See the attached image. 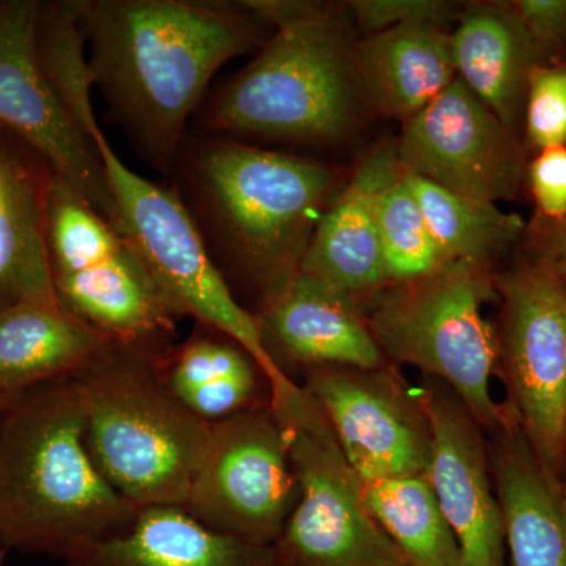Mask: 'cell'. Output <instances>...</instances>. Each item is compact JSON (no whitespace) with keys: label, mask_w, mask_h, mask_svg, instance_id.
<instances>
[{"label":"cell","mask_w":566,"mask_h":566,"mask_svg":"<svg viewBox=\"0 0 566 566\" xmlns=\"http://www.w3.org/2000/svg\"><path fill=\"white\" fill-rule=\"evenodd\" d=\"M523 140L527 151L566 147V61L536 66L528 80Z\"/></svg>","instance_id":"cell-29"},{"label":"cell","mask_w":566,"mask_h":566,"mask_svg":"<svg viewBox=\"0 0 566 566\" xmlns=\"http://www.w3.org/2000/svg\"><path fill=\"white\" fill-rule=\"evenodd\" d=\"M273 31L253 61L207 95L192 133L251 144L333 147L368 114L345 3L244 0Z\"/></svg>","instance_id":"cell-3"},{"label":"cell","mask_w":566,"mask_h":566,"mask_svg":"<svg viewBox=\"0 0 566 566\" xmlns=\"http://www.w3.org/2000/svg\"><path fill=\"white\" fill-rule=\"evenodd\" d=\"M543 65L566 61V0H512Z\"/></svg>","instance_id":"cell-32"},{"label":"cell","mask_w":566,"mask_h":566,"mask_svg":"<svg viewBox=\"0 0 566 566\" xmlns=\"http://www.w3.org/2000/svg\"><path fill=\"white\" fill-rule=\"evenodd\" d=\"M419 387L431 427L424 476L457 536L463 566H509L490 438L449 387L431 378Z\"/></svg>","instance_id":"cell-15"},{"label":"cell","mask_w":566,"mask_h":566,"mask_svg":"<svg viewBox=\"0 0 566 566\" xmlns=\"http://www.w3.org/2000/svg\"><path fill=\"white\" fill-rule=\"evenodd\" d=\"M289 442L300 497L275 543L282 566H411L371 516L363 480L323 412L296 382L270 401Z\"/></svg>","instance_id":"cell-9"},{"label":"cell","mask_w":566,"mask_h":566,"mask_svg":"<svg viewBox=\"0 0 566 566\" xmlns=\"http://www.w3.org/2000/svg\"><path fill=\"white\" fill-rule=\"evenodd\" d=\"M48 252L63 307L123 345L169 346L178 318L120 230L52 172Z\"/></svg>","instance_id":"cell-8"},{"label":"cell","mask_w":566,"mask_h":566,"mask_svg":"<svg viewBox=\"0 0 566 566\" xmlns=\"http://www.w3.org/2000/svg\"><path fill=\"white\" fill-rule=\"evenodd\" d=\"M139 509L99 471L76 378L0 412V545L65 562L132 526Z\"/></svg>","instance_id":"cell-4"},{"label":"cell","mask_w":566,"mask_h":566,"mask_svg":"<svg viewBox=\"0 0 566 566\" xmlns=\"http://www.w3.org/2000/svg\"><path fill=\"white\" fill-rule=\"evenodd\" d=\"M557 479L558 482H560L562 491H564L566 499V430L564 438V447H562L560 468H558Z\"/></svg>","instance_id":"cell-34"},{"label":"cell","mask_w":566,"mask_h":566,"mask_svg":"<svg viewBox=\"0 0 566 566\" xmlns=\"http://www.w3.org/2000/svg\"><path fill=\"white\" fill-rule=\"evenodd\" d=\"M488 438L509 566H566V499L557 476L535 455L520 424Z\"/></svg>","instance_id":"cell-20"},{"label":"cell","mask_w":566,"mask_h":566,"mask_svg":"<svg viewBox=\"0 0 566 566\" xmlns=\"http://www.w3.org/2000/svg\"><path fill=\"white\" fill-rule=\"evenodd\" d=\"M305 392L323 412L363 482L427 474L431 427L420 387L387 363L322 365L303 371Z\"/></svg>","instance_id":"cell-12"},{"label":"cell","mask_w":566,"mask_h":566,"mask_svg":"<svg viewBox=\"0 0 566 566\" xmlns=\"http://www.w3.org/2000/svg\"><path fill=\"white\" fill-rule=\"evenodd\" d=\"M376 523L411 566H463L460 545L424 475L363 482Z\"/></svg>","instance_id":"cell-26"},{"label":"cell","mask_w":566,"mask_h":566,"mask_svg":"<svg viewBox=\"0 0 566 566\" xmlns=\"http://www.w3.org/2000/svg\"><path fill=\"white\" fill-rule=\"evenodd\" d=\"M436 243L449 262L495 268L499 259L524 241L527 223L497 203L447 191L434 182L405 174Z\"/></svg>","instance_id":"cell-25"},{"label":"cell","mask_w":566,"mask_h":566,"mask_svg":"<svg viewBox=\"0 0 566 566\" xmlns=\"http://www.w3.org/2000/svg\"><path fill=\"white\" fill-rule=\"evenodd\" d=\"M51 177L35 151L0 129V307L59 300L46 237Z\"/></svg>","instance_id":"cell-19"},{"label":"cell","mask_w":566,"mask_h":566,"mask_svg":"<svg viewBox=\"0 0 566 566\" xmlns=\"http://www.w3.org/2000/svg\"><path fill=\"white\" fill-rule=\"evenodd\" d=\"M353 62L370 111L401 126L457 80L450 32L433 25L364 36Z\"/></svg>","instance_id":"cell-22"},{"label":"cell","mask_w":566,"mask_h":566,"mask_svg":"<svg viewBox=\"0 0 566 566\" xmlns=\"http://www.w3.org/2000/svg\"><path fill=\"white\" fill-rule=\"evenodd\" d=\"M403 174L395 140L368 150L323 212L300 273L368 308L387 289L378 229V205L390 182Z\"/></svg>","instance_id":"cell-16"},{"label":"cell","mask_w":566,"mask_h":566,"mask_svg":"<svg viewBox=\"0 0 566 566\" xmlns=\"http://www.w3.org/2000/svg\"><path fill=\"white\" fill-rule=\"evenodd\" d=\"M345 6L353 24L365 36L406 25L446 29L463 11L449 0H353Z\"/></svg>","instance_id":"cell-30"},{"label":"cell","mask_w":566,"mask_h":566,"mask_svg":"<svg viewBox=\"0 0 566 566\" xmlns=\"http://www.w3.org/2000/svg\"><path fill=\"white\" fill-rule=\"evenodd\" d=\"M379 241L387 286L416 281L444 268L449 260L436 243L405 172L381 193Z\"/></svg>","instance_id":"cell-28"},{"label":"cell","mask_w":566,"mask_h":566,"mask_svg":"<svg viewBox=\"0 0 566 566\" xmlns=\"http://www.w3.org/2000/svg\"><path fill=\"white\" fill-rule=\"evenodd\" d=\"M300 497L289 442L270 401L211 423L185 510L205 527L275 546Z\"/></svg>","instance_id":"cell-11"},{"label":"cell","mask_w":566,"mask_h":566,"mask_svg":"<svg viewBox=\"0 0 566 566\" xmlns=\"http://www.w3.org/2000/svg\"><path fill=\"white\" fill-rule=\"evenodd\" d=\"M80 14L109 122L169 180L212 77L271 31L244 0H80Z\"/></svg>","instance_id":"cell-1"},{"label":"cell","mask_w":566,"mask_h":566,"mask_svg":"<svg viewBox=\"0 0 566 566\" xmlns=\"http://www.w3.org/2000/svg\"><path fill=\"white\" fill-rule=\"evenodd\" d=\"M7 553H9V551H7L6 547L0 545V566H3V564H6Z\"/></svg>","instance_id":"cell-35"},{"label":"cell","mask_w":566,"mask_h":566,"mask_svg":"<svg viewBox=\"0 0 566 566\" xmlns=\"http://www.w3.org/2000/svg\"><path fill=\"white\" fill-rule=\"evenodd\" d=\"M40 3L0 2V128L50 166L114 223L115 203L102 159L52 87L36 48Z\"/></svg>","instance_id":"cell-14"},{"label":"cell","mask_w":566,"mask_h":566,"mask_svg":"<svg viewBox=\"0 0 566 566\" xmlns=\"http://www.w3.org/2000/svg\"><path fill=\"white\" fill-rule=\"evenodd\" d=\"M495 268L447 263L424 277L389 285L365 318L394 365L415 367L460 398L488 436L517 424L509 406L494 400L495 329L483 307L497 300Z\"/></svg>","instance_id":"cell-6"},{"label":"cell","mask_w":566,"mask_h":566,"mask_svg":"<svg viewBox=\"0 0 566 566\" xmlns=\"http://www.w3.org/2000/svg\"><path fill=\"white\" fill-rule=\"evenodd\" d=\"M395 148L405 174L471 199L512 200L526 181L523 137L458 77L401 126Z\"/></svg>","instance_id":"cell-13"},{"label":"cell","mask_w":566,"mask_h":566,"mask_svg":"<svg viewBox=\"0 0 566 566\" xmlns=\"http://www.w3.org/2000/svg\"><path fill=\"white\" fill-rule=\"evenodd\" d=\"M279 566H282V565H279Z\"/></svg>","instance_id":"cell-36"},{"label":"cell","mask_w":566,"mask_h":566,"mask_svg":"<svg viewBox=\"0 0 566 566\" xmlns=\"http://www.w3.org/2000/svg\"><path fill=\"white\" fill-rule=\"evenodd\" d=\"M253 314L268 353L285 374L286 367L303 374L322 365L375 368L389 363L363 312L303 273Z\"/></svg>","instance_id":"cell-17"},{"label":"cell","mask_w":566,"mask_h":566,"mask_svg":"<svg viewBox=\"0 0 566 566\" xmlns=\"http://www.w3.org/2000/svg\"><path fill=\"white\" fill-rule=\"evenodd\" d=\"M115 344L59 300L0 307V412L39 387L77 378Z\"/></svg>","instance_id":"cell-18"},{"label":"cell","mask_w":566,"mask_h":566,"mask_svg":"<svg viewBox=\"0 0 566 566\" xmlns=\"http://www.w3.org/2000/svg\"><path fill=\"white\" fill-rule=\"evenodd\" d=\"M0 129H2V128H0Z\"/></svg>","instance_id":"cell-37"},{"label":"cell","mask_w":566,"mask_h":566,"mask_svg":"<svg viewBox=\"0 0 566 566\" xmlns=\"http://www.w3.org/2000/svg\"><path fill=\"white\" fill-rule=\"evenodd\" d=\"M495 376L538 460L557 476L566 430V283L524 252L495 275Z\"/></svg>","instance_id":"cell-10"},{"label":"cell","mask_w":566,"mask_h":566,"mask_svg":"<svg viewBox=\"0 0 566 566\" xmlns=\"http://www.w3.org/2000/svg\"><path fill=\"white\" fill-rule=\"evenodd\" d=\"M62 566H279L274 546H256L205 527L181 506H147L132 526Z\"/></svg>","instance_id":"cell-23"},{"label":"cell","mask_w":566,"mask_h":566,"mask_svg":"<svg viewBox=\"0 0 566 566\" xmlns=\"http://www.w3.org/2000/svg\"><path fill=\"white\" fill-rule=\"evenodd\" d=\"M527 253L549 264L566 283V222L556 227L527 226Z\"/></svg>","instance_id":"cell-33"},{"label":"cell","mask_w":566,"mask_h":566,"mask_svg":"<svg viewBox=\"0 0 566 566\" xmlns=\"http://www.w3.org/2000/svg\"><path fill=\"white\" fill-rule=\"evenodd\" d=\"M452 39L457 77L523 137L528 80L542 55L510 2L469 3Z\"/></svg>","instance_id":"cell-21"},{"label":"cell","mask_w":566,"mask_h":566,"mask_svg":"<svg viewBox=\"0 0 566 566\" xmlns=\"http://www.w3.org/2000/svg\"><path fill=\"white\" fill-rule=\"evenodd\" d=\"M524 182L535 203L531 227H556L566 222V147L535 153L527 164Z\"/></svg>","instance_id":"cell-31"},{"label":"cell","mask_w":566,"mask_h":566,"mask_svg":"<svg viewBox=\"0 0 566 566\" xmlns=\"http://www.w3.org/2000/svg\"><path fill=\"white\" fill-rule=\"evenodd\" d=\"M170 185L212 262L256 308L300 274L327 205L338 191L331 164L189 132Z\"/></svg>","instance_id":"cell-2"},{"label":"cell","mask_w":566,"mask_h":566,"mask_svg":"<svg viewBox=\"0 0 566 566\" xmlns=\"http://www.w3.org/2000/svg\"><path fill=\"white\" fill-rule=\"evenodd\" d=\"M93 147L114 196V226L133 245L175 316H189L243 346L263 371L270 400L289 390L296 381L268 353L259 318L234 296L212 262L172 185L129 169L103 132L93 137Z\"/></svg>","instance_id":"cell-7"},{"label":"cell","mask_w":566,"mask_h":566,"mask_svg":"<svg viewBox=\"0 0 566 566\" xmlns=\"http://www.w3.org/2000/svg\"><path fill=\"white\" fill-rule=\"evenodd\" d=\"M174 345L115 344L76 378L93 460L139 510L185 509L210 436L211 423L166 385L163 360Z\"/></svg>","instance_id":"cell-5"},{"label":"cell","mask_w":566,"mask_h":566,"mask_svg":"<svg viewBox=\"0 0 566 566\" xmlns=\"http://www.w3.org/2000/svg\"><path fill=\"white\" fill-rule=\"evenodd\" d=\"M163 374L175 398L205 422H219L270 401L262 395L266 379L251 354L200 324L188 340L167 352Z\"/></svg>","instance_id":"cell-24"},{"label":"cell","mask_w":566,"mask_h":566,"mask_svg":"<svg viewBox=\"0 0 566 566\" xmlns=\"http://www.w3.org/2000/svg\"><path fill=\"white\" fill-rule=\"evenodd\" d=\"M36 48L52 87L71 118L93 144V137L102 133V128L93 109L95 77L87 57L80 0L40 3Z\"/></svg>","instance_id":"cell-27"}]
</instances>
